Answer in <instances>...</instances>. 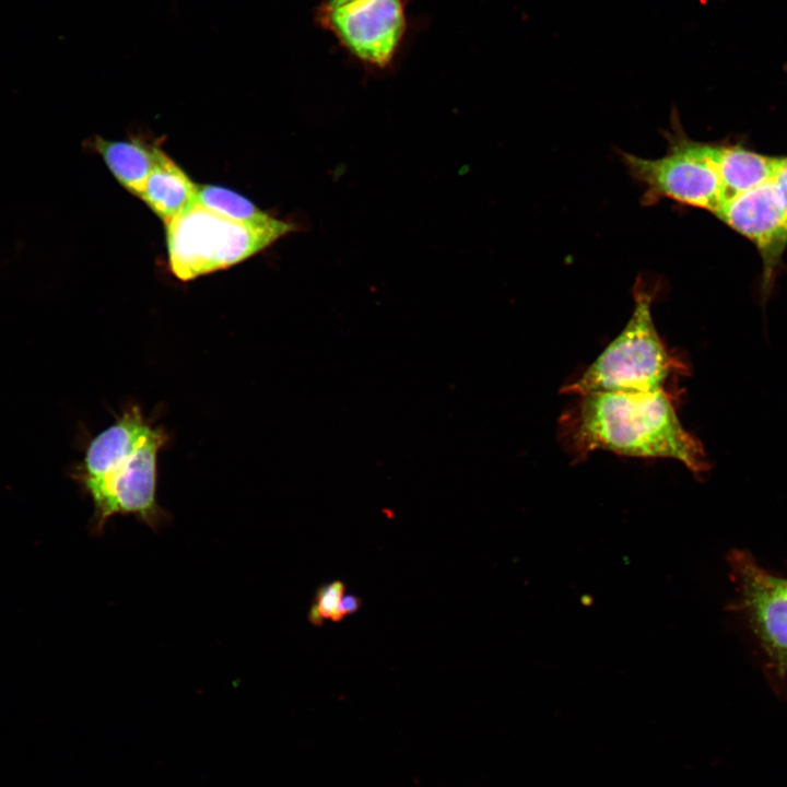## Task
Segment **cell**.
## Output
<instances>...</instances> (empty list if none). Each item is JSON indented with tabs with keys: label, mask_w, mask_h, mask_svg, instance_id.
Instances as JSON below:
<instances>
[{
	"label": "cell",
	"mask_w": 787,
	"mask_h": 787,
	"mask_svg": "<svg viewBox=\"0 0 787 787\" xmlns=\"http://www.w3.org/2000/svg\"><path fill=\"white\" fill-rule=\"evenodd\" d=\"M577 397L561 418L563 443L576 458L606 450L626 457L672 459L698 475L709 471L703 444L684 428L665 388Z\"/></svg>",
	"instance_id": "cell-1"
},
{
	"label": "cell",
	"mask_w": 787,
	"mask_h": 787,
	"mask_svg": "<svg viewBox=\"0 0 787 787\" xmlns=\"http://www.w3.org/2000/svg\"><path fill=\"white\" fill-rule=\"evenodd\" d=\"M168 437L137 406L129 407L89 445L83 482L94 503V529L132 515L157 531L169 515L156 500L157 461Z\"/></svg>",
	"instance_id": "cell-2"
},
{
	"label": "cell",
	"mask_w": 787,
	"mask_h": 787,
	"mask_svg": "<svg viewBox=\"0 0 787 787\" xmlns=\"http://www.w3.org/2000/svg\"><path fill=\"white\" fill-rule=\"evenodd\" d=\"M634 307L622 331L562 393L653 392L683 364L666 348L651 315L654 292L637 281Z\"/></svg>",
	"instance_id": "cell-3"
},
{
	"label": "cell",
	"mask_w": 787,
	"mask_h": 787,
	"mask_svg": "<svg viewBox=\"0 0 787 787\" xmlns=\"http://www.w3.org/2000/svg\"><path fill=\"white\" fill-rule=\"evenodd\" d=\"M165 226L168 267L180 281L237 265L298 230L278 218L263 224L236 222L195 201Z\"/></svg>",
	"instance_id": "cell-4"
},
{
	"label": "cell",
	"mask_w": 787,
	"mask_h": 787,
	"mask_svg": "<svg viewBox=\"0 0 787 787\" xmlns=\"http://www.w3.org/2000/svg\"><path fill=\"white\" fill-rule=\"evenodd\" d=\"M666 136L669 146L661 157L621 153L630 175L646 188L643 201L670 199L715 213L724 203L717 144L690 139L678 119Z\"/></svg>",
	"instance_id": "cell-5"
},
{
	"label": "cell",
	"mask_w": 787,
	"mask_h": 787,
	"mask_svg": "<svg viewBox=\"0 0 787 787\" xmlns=\"http://www.w3.org/2000/svg\"><path fill=\"white\" fill-rule=\"evenodd\" d=\"M714 214L757 248L762 259L759 303L764 309L772 296L776 271L787 247L785 213L773 179L732 198Z\"/></svg>",
	"instance_id": "cell-6"
},
{
	"label": "cell",
	"mask_w": 787,
	"mask_h": 787,
	"mask_svg": "<svg viewBox=\"0 0 787 787\" xmlns=\"http://www.w3.org/2000/svg\"><path fill=\"white\" fill-rule=\"evenodd\" d=\"M326 22L359 59L384 68L404 32L400 0H356L326 9Z\"/></svg>",
	"instance_id": "cell-7"
},
{
	"label": "cell",
	"mask_w": 787,
	"mask_h": 787,
	"mask_svg": "<svg viewBox=\"0 0 787 787\" xmlns=\"http://www.w3.org/2000/svg\"><path fill=\"white\" fill-rule=\"evenodd\" d=\"M730 567L740 587L753 631L780 674L787 671V578L762 568L744 551H735Z\"/></svg>",
	"instance_id": "cell-8"
},
{
	"label": "cell",
	"mask_w": 787,
	"mask_h": 787,
	"mask_svg": "<svg viewBox=\"0 0 787 787\" xmlns=\"http://www.w3.org/2000/svg\"><path fill=\"white\" fill-rule=\"evenodd\" d=\"M118 183L138 198L154 168L162 149L142 140L111 141L95 136L89 140Z\"/></svg>",
	"instance_id": "cell-9"
},
{
	"label": "cell",
	"mask_w": 787,
	"mask_h": 787,
	"mask_svg": "<svg viewBox=\"0 0 787 787\" xmlns=\"http://www.w3.org/2000/svg\"><path fill=\"white\" fill-rule=\"evenodd\" d=\"M197 184L162 150L140 199L166 224L195 201Z\"/></svg>",
	"instance_id": "cell-10"
},
{
	"label": "cell",
	"mask_w": 787,
	"mask_h": 787,
	"mask_svg": "<svg viewBox=\"0 0 787 787\" xmlns=\"http://www.w3.org/2000/svg\"><path fill=\"white\" fill-rule=\"evenodd\" d=\"M717 160L726 203L773 179L780 157L760 154L741 145L717 144Z\"/></svg>",
	"instance_id": "cell-11"
},
{
	"label": "cell",
	"mask_w": 787,
	"mask_h": 787,
	"mask_svg": "<svg viewBox=\"0 0 787 787\" xmlns=\"http://www.w3.org/2000/svg\"><path fill=\"white\" fill-rule=\"evenodd\" d=\"M195 202L230 220L263 224L274 219L239 193L214 185H197Z\"/></svg>",
	"instance_id": "cell-12"
},
{
	"label": "cell",
	"mask_w": 787,
	"mask_h": 787,
	"mask_svg": "<svg viewBox=\"0 0 787 787\" xmlns=\"http://www.w3.org/2000/svg\"><path fill=\"white\" fill-rule=\"evenodd\" d=\"M344 592L345 585L340 579L320 586L310 606L308 621L317 626L321 625L324 620L342 621L344 615L341 611V599Z\"/></svg>",
	"instance_id": "cell-13"
},
{
	"label": "cell",
	"mask_w": 787,
	"mask_h": 787,
	"mask_svg": "<svg viewBox=\"0 0 787 787\" xmlns=\"http://www.w3.org/2000/svg\"><path fill=\"white\" fill-rule=\"evenodd\" d=\"M773 184L785 213L787 224V156L780 157Z\"/></svg>",
	"instance_id": "cell-14"
},
{
	"label": "cell",
	"mask_w": 787,
	"mask_h": 787,
	"mask_svg": "<svg viewBox=\"0 0 787 787\" xmlns=\"http://www.w3.org/2000/svg\"><path fill=\"white\" fill-rule=\"evenodd\" d=\"M362 606V599L354 594H345L341 599V611L344 616L355 613Z\"/></svg>",
	"instance_id": "cell-15"
},
{
	"label": "cell",
	"mask_w": 787,
	"mask_h": 787,
	"mask_svg": "<svg viewBox=\"0 0 787 787\" xmlns=\"http://www.w3.org/2000/svg\"><path fill=\"white\" fill-rule=\"evenodd\" d=\"M352 1H356V0H328V7H337V5L345 4V3H349Z\"/></svg>",
	"instance_id": "cell-16"
}]
</instances>
